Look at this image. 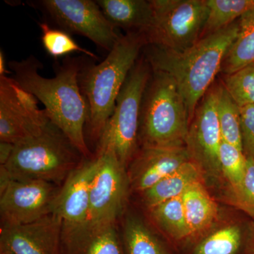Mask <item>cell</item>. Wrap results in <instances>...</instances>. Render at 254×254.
<instances>
[{"mask_svg":"<svg viewBox=\"0 0 254 254\" xmlns=\"http://www.w3.org/2000/svg\"><path fill=\"white\" fill-rule=\"evenodd\" d=\"M83 57L66 58L55 66V76L46 78L39 70L43 64L34 55L9 62L13 79L34 95L45 106L50 121L56 125L87 160L93 158L87 144L85 127L88 108L79 85Z\"/></svg>","mask_w":254,"mask_h":254,"instance_id":"obj_1","label":"cell"},{"mask_svg":"<svg viewBox=\"0 0 254 254\" xmlns=\"http://www.w3.org/2000/svg\"><path fill=\"white\" fill-rule=\"evenodd\" d=\"M240 30L239 20L203 37L183 51L145 46V58L155 71H163L176 82L185 103L190 124L200 100L206 94Z\"/></svg>","mask_w":254,"mask_h":254,"instance_id":"obj_2","label":"cell"},{"mask_svg":"<svg viewBox=\"0 0 254 254\" xmlns=\"http://www.w3.org/2000/svg\"><path fill=\"white\" fill-rule=\"evenodd\" d=\"M147 46L144 35L127 32L122 35L108 56L98 64L83 65L79 74L81 93L88 108V130L92 141L98 143L113 115L117 98L128 73Z\"/></svg>","mask_w":254,"mask_h":254,"instance_id":"obj_3","label":"cell"},{"mask_svg":"<svg viewBox=\"0 0 254 254\" xmlns=\"http://www.w3.org/2000/svg\"><path fill=\"white\" fill-rule=\"evenodd\" d=\"M86 158L56 125L50 122L41 134L14 145L0 166L10 180H38L61 185Z\"/></svg>","mask_w":254,"mask_h":254,"instance_id":"obj_4","label":"cell"},{"mask_svg":"<svg viewBox=\"0 0 254 254\" xmlns=\"http://www.w3.org/2000/svg\"><path fill=\"white\" fill-rule=\"evenodd\" d=\"M189 126L186 103L176 82L166 73L152 69L140 115L142 147H185Z\"/></svg>","mask_w":254,"mask_h":254,"instance_id":"obj_5","label":"cell"},{"mask_svg":"<svg viewBox=\"0 0 254 254\" xmlns=\"http://www.w3.org/2000/svg\"><path fill=\"white\" fill-rule=\"evenodd\" d=\"M151 74L146 58H138L120 90L97 145V153L112 150L126 168L137 152L142 101Z\"/></svg>","mask_w":254,"mask_h":254,"instance_id":"obj_6","label":"cell"},{"mask_svg":"<svg viewBox=\"0 0 254 254\" xmlns=\"http://www.w3.org/2000/svg\"><path fill=\"white\" fill-rule=\"evenodd\" d=\"M153 18L143 33L147 46L180 52L201 38L208 15L206 0H151Z\"/></svg>","mask_w":254,"mask_h":254,"instance_id":"obj_7","label":"cell"},{"mask_svg":"<svg viewBox=\"0 0 254 254\" xmlns=\"http://www.w3.org/2000/svg\"><path fill=\"white\" fill-rule=\"evenodd\" d=\"M60 29L86 37L110 53L120 39L117 28L93 0H41L35 3Z\"/></svg>","mask_w":254,"mask_h":254,"instance_id":"obj_8","label":"cell"},{"mask_svg":"<svg viewBox=\"0 0 254 254\" xmlns=\"http://www.w3.org/2000/svg\"><path fill=\"white\" fill-rule=\"evenodd\" d=\"M50 122L34 95L9 76H0V141L16 145L41 134Z\"/></svg>","mask_w":254,"mask_h":254,"instance_id":"obj_9","label":"cell"},{"mask_svg":"<svg viewBox=\"0 0 254 254\" xmlns=\"http://www.w3.org/2000/svg\"><path fill=\"white\" fill-rule=\"evenodd\" d=\"M95 157L98 165L90 190L88 222L116 223L128 194V173L112 150L98 152Z\"/></svg>","mask_w":254,"mask_h":254,"instance_id":"obj_10","label":"cell"},{"mask_svg":"<svg viewBox=\"0 0 254 254\" xmlns=\"http://www.w3.org/2000/svg\"><path fill=\"white\" fill-rule=\"evenodd\" d=\"M60 190L50 182L10 180L0 189L1 225H24L50 215Z\"/></svg>","mask_w":254,"mask_h":254,"instance_id":"obj_11","label":"cell"},{"mask_svg":"<svg viewBox=\"0 0 254 254\" xmlns=\"http://www.w3.org/2000/svg\"><path fill=\"white\" fill-rule=\"evenodd\" d=\"M189 126L186 147L190 159L203 173L214 177L221 174L220 145L222 142L218 116V87L202 98Z\"/></svg>","mask_w":254,"mask_h":254,"instance_id":"obj_12","label":"cell"},{"mask_svg":"<svg viewBox=\"0 0 254 254\" xmlns=\"http://www.w3.org/2000/svg\"><path fill=\"white\" fill-rule=\"evenodd\" d=\"M63 221L50 213L21 225H1L0 254H61Z\"/></svg>","mask_w":254,"mask_h":254,"instance_id":"obj_13","label":"cell"},{"mask_svg":"<svg viewBox=\"0 0 254 254\" xmlns=\"http://www.w3.org/2000/svg\"><path fill=\"white\" fill-rule=\"evenodd\" d=\"M97 165L96 157L86 159L60 187L52 213L61 219L63 227H77L88 222L90 190Z\"/></svg>","mask_w":254,"mask_h":254,"instance_id":"obj_14","label":"cell"},{"mask_svg":"<svg viewBox=\"0 0 254 254\" xmlns=\"http://www.w3.org/2000/svg\"><path fill=\"white\" fill-rule=\"evenodd\" d=\"M191 160L187 147L145 148L132 159L128 173L130 186L145 191L165 177L176 171L183 164Z\"/></svg>","mask_w":254,"mask_h":254,"instance_id":"obj_15","label":"cell"},{"mask_svg":"<svg viewBox=\"0 0 254 254\" xmlns=\"http://www.w3.org/2000/svg\"><path fill=\"white\" fill-rule=\"evenodd\" d=\"M61 254H125L116 223L62 228Z\"/></svg>","mask_w":254,"mask_h":254,"instance_id":"obj_16","label":"cell"},{"mask_svg":"<svg viewBox=\"0 0 254 254\" xmlns=\"http://www.w3.org/2000/svg\"><path fill=\"white\" fill-rule=\"evenodd\" d=\"M107 19L116 28L144 33L153 21L151 1L145 0H97Z\"/></svg>","mask_w":254,"mask_h":254,"instance_id":"obj_17","label":"cell"},{"mask_svg":"<svg viewBox=\"0 0 254 254\" xmlns=\"http://www.w3.org/2000/svg\"><path fill=\"white\" fill-rule=\"evenodd\" d=\"M182 197L190 237L199 235L217 220L218 205L205 189L203 181L192 184Z\"/></svg>","mask_w":254,"mask_h":254,"instance_id":"obj_18","label":"cell"},{"mask_svg":"<svg viewBox=\"0 0 254 254\" xmlns=\"http://www.w3.org/2000/svg\"><path fill=\"white\" fill-rule=\"evenodd\" d=\"M198 181H203V172L195 162L190 160L154 186L142 192L143 201L148 208H151L165 200L181 196L190 185Z\"/></svg>","mask_w":254,"mask_h":254,"instance_id":"obj_19","label":"cell"},{"mask_svg":"<svg viewBox=\"0 0 254 254\" xmlns=\"http://www.w3.org/2000/svg\"><path fill=\"white\" fill-rule=\"evenodd\" d=\"M219 158L221 174L230 186L232 201L247 213V197L245 186L247 157L243 150L222 141Z\"/></svg>","mask_w":254,"mask_h":254,"instance_id":"obj_20","label":"cell"},{"mask_svg":"<svg viewBox=\"0 0 254 254\" xmlns=\"http://www.w3.org/2000/svg\"><path fill=\"white\" fill-rule=\"evenodd\" d=\"M239 25L238 35L222 63L221 71L226 75L254 63V10L243 15Z\"/></svg>","mask_w":254,"mask_h":254,"instance_id":"obj_21","label":"cell"},{"mask_svg":"<svg viewBox=\"0 0 254 254\" xmlns=\"http://www.w3.org/2000/svg\"><path fill=\"white\" fill-rule=\"evenodd\" d=\"M149 210L155 223L173 240L190 237L182 195L162 202Z\"/></svg>","mask_w":254,"mask_h":254,"instance_id":"obj_22","label":"cell"},{"mask_svg":"<svg viewBox=\"0 0 254 254\" xmlns=\"http://www.w3.org/2000/svg\"><path fill=\"white\" fill-rule=\"evenodd\" d=\"M208 15L201 38L227 27L254 10V0H206Z\"/></svg>","mask_w":254,"mask_h":254,"instance_id":"obj_23","label":"cell"},{"mask_svg":"<svg viewBox=\"0 0 254 254\" xmlns=\"http://www.w3.org/2000/svg\"><path fill=\"white\" fill-rule=\"evenodd\" d=\"M123 245L125 254H170L154 234L135 217L126 219Z\"/></svg>","mask_w":254,"mask_h":254,"instance_id":"obj_24","label":"cell"},{"mask_svg":"<svg viewBox=\"0 0 254 254\" xmlns=\"http://www.w3.org/2000/svg\"><path fill=\"white\" fill-rule=\"evenodd\" d=\"M218 116L222 141L243 150L240 108L224 86L218 87Z\"/></svg>","mask_w":254,"mask_h":254,"instance_id":"obj_25","label":"cell"},{"mask_svg":"<svg viewBox=\"0 0 254 254\" xmlns=\"http://www.w3.org/2000/svg\"><path fill=\"white\" fill-rule=\"evenodd\" d=\"M242 244V233L237 225L215 230L195 246L193 254H237Z\"/></svg>","mask_w":254,"mask_h":254,"instance_id":"obj_26","label":"cell"},{"mask_svg":"<svg viewBox=\"0 0 254 254\" xmlns=\"http://www.w3.org/2000/svg\"><path fill=\"white\" fill-rule=\"evenodd\" d=\"M39 26L42 33V44L50 56L58 58L73 53H81L92 59H98L94 53L78 46L69 33L60 28L50 27L46 23H39Z\"/></svg>","mask_w":254,"mask_h":254,"instance_id":"obj_27","label":"cell"},{"mask_svg":"<svg viewBox=\"0 0 254 254\" xmlns=\"http://www.w3.org/2000/svg\"><path fill=\"white\" fill-rule=\"evenodd\" d=\"M224 86L240 108L254 105V63L227 75Z\"/></svg>","mask_w":254,"mask_h":254,"instance_id":"obj_28","label":"cell"},{"mask_svg":"<svg viewBox=\"0 0 254 254\" xmlns=\"http://www.w3.org/2000/svg\"><path fill=\"white\" fill-rule=\"evenodd\" d=\"M242 149L247 158L254 159V105L240 108Z\"/></svg>","mask_w":254,"mask_h":254,"instance_id":"obj_29","label":"cell"},{"mask_svg":"<svg viewBox=\"0 0 254 254\" xmlns=\"http://www.w3.org/2000/svg\"><path fill=\"white\" fill-rule=\"evenodd\" d=\"M245 190L247 197V213L254 217V159L247 158Z\"/></svg>","mask_w":254,"mask_h":254,"instance_id":"obj_30","label":"cell"},{"mask_svg":"<svg viewBox=\"0 0 254 254\" xmlns=\"http://www.w3.org/2000/svg\"><path fill=\"white\" fill-rule=\"evenodd\" d=\"M14 145L7 142H0V166L4 165L14 151Z\"/></svg>","mask_w":254,"mask_h":254,"instance_id":"obj_31","label":"cell"},{"mask_svg":"<svg viewBox=\"0 0 254 254\" xmlns=\"http://www.w3.org/2000/svg\"><path fill=\"white\" fill-rule=\"evenodd\" d=\"M8 73L11 72L6 70L4 53L2 50H1V51H0V76H6V73Z\"/></svg>","mask_w":254,"mask_h":254,"instance_id":"obj_32","label":"cell"},{"mask_svg":"<svg viewBox=\"0 0 254 254\" xmlns=\"http://www.w3.org/2000/svg\"><path fill=\"white\" fill-rule=\"evenodd\" d=\"M246 248L247 254H254V229L249 237Z\"/></svg>","mask_w":254,"mask_h":254,"instance_id":"obj_33","label":"cell"}]
</instances>
